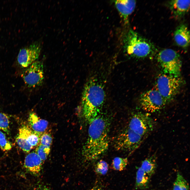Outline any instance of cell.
Masks as SVG:
<instances>
[{
	"label": "cell",
	"mask_w": 190,
	"mask_h": 190,
	"mask_svg": "<svg viewBox=\"0 0 190 190\" xmlns=\"http://www.w3.org/2000/svg\"><path fill=\"white\" fill-rule=\"evenodd\" d=\"M110 122L107 117L100 114L89 124L88 137L82 151L86 160L97 159L108 150Z\"/></svg>",
	"instance_id": "cell-1"
},
{
	"label": "cell",
	"mask_w": 190,
	"mask_h": 190,
	"mask_svg": "<svg viewBox=\"0 0 190 190\" xmlns=\"http://www.w3.org/2000/svg\"><path fill=\"white\" fill-rule=\"evenodd\" d=\"M105 99L102 83L94 78L89 79L83 88L81 102L82 114L89 124L101 114Z\"/></svg>",
	"instance_id": "cell-2"
},
{
	"label": "cell",
	"mask_w": 190,
	"mask_h": 190,
	"mask_svg": "<svg viewBox=\"0 0 190 190\" xmlns=\"http://www.w3.org/2000/svg\"><path fill=\"white\" fill-rule=\"evenodd\" d=\"M123 44L125 50L129 55L139 59L150 56L155 50L154 45L149 41L131 29L125 34Z\"/></svg>",
	"instance_id": "cell-3"
},
{
	"label": "cell",
	"mask_w": 190,
	"mask_h": 190,
	"mask_svg": "<svg viewBox=\"0 0 190 190\" xmlns=\"http://www.w3.org/2000/svg\"><path fill=\"white\" fill-rule=\"evenodd\" d=\"M182 82L179 77L163 73L158 77L155 89L158 91L167 103L170 102L178 93Z\"/></svg>",
	"instance_id": "cell-4"
},
{
	"label": "cell",
	"mask_w": 190,
	"mask_h": 190,
	"mask_svg": "<svg viewBox=\"0 0 190 190\" xmlns=\"http://www.w3.org/2000/svg\"><path fill=\"white\" fill-rule=\"evenodd\" d=\"M157 60L164 73L179 77L182 68V61L179 54L170 49L163 50L158 54Z\"/></svg>",
	"instance_id": "cell-5"
},
{
	"label": "cell",
	"mask_w": 190,
	"mask_h": 190,
	"mask_svg": "<svg viewBox=\"0 0 190 190\" xmlns=\"http://www.w3.org/2000/svg\"><path fill=\"white\" fill-rule=\"evenodd\" d=\"M145 139L128 127L116 137L114 146L116 150L131 153L139 147Z\"/></svg>",
	"instance_id": "cell-6"
},
{
	"label": "cell",
	"mask_w": 190,
	"mask_h": 190,
	"mask_svg": "<svg viewBox=\"0 0 190 190\" xmlns=\"http://www.w3.org/2000/svg\"><path fill=\"white\" fill-rule=\"evenodd\" d=\"M155 122L148 114L138 112L130 118L128 127L145 138L154 129Z\"/></svg>",
	"instance_id": "cell-7"
},
{
	"label": "cell",
	"mask_w": 190,
	"mask_h": 190,
	"mask_svg": "<svg viewBox=\"0 0 190 190\" xmlns=\"http://www.w3.org/2000/svg\"><path fill=\"white\" fill-rule=\"evenodd\" d=\"M139 103L143 110L151 113L162 109L167 104L155 88L150 89L142 94L139 98Z\"/></svg>",
	"instance_id": "cell-8"
},
{
	"label": "cell",
	"mask_w": 190,
	"mask_h": 190,
	"mask_svg": "<svg viewBox=\"0 0 190 190\" xmlns=\"http://www.w3.org/2000/svg\"><path fill=\"white\" fill-rule=\"evenodd\" d=\"M21 76L25 84L29 88L41 86L44 79V66L40 61H35L26 68Z\"/></svg>",
	"instance_id": "cell-9"
},
{
	"label": "cell",
	"mask_w": 190,
	"mask_h": 190,
	"mask_svg": "<svg viewBox=\"0 0 190 190\" xmlns=\"http://www.w3.org/2000/svg\"><path fill=\"white\" fill-rule=\"evenodd\" d=\"M41 50L40 44L36 42L21 49L17 58L18 64L22 67L27 68L39 58Z\"/></svg>",
	"instance_id": "cell-10"
},
{
	"label": "cell",
	"mask_w": 190,
	"mask_h": 190,
	"mask_svg": "<svg viewBox=\"0 0 190 190\" xmlns=\"http://www.w3.org/2000/svg\"><path fill=\"white\" fill-rule=\"evenodd\" d=\"M43 163L36 152L33 151L25 157L24 166L30 173L37 175L40 173Z\"/></svg>",
	"instance_id": "cell-11"
},
{
	"label": "cell",
	"mask_w": 190,
	"mask_h": 190,
	"mask_svg": "<svg viewBox=\"0 0 190 190\" xmlns=\"http://www.w3.org/2000/svg\"><path fill=\"white\" fill-rule=\"evenodd\" d=\"M114 1L115 6L125 24H127L129 22V17L135 8L136 1L117 0Z\"/></svg>",
	"instance_id": "cell-12"
},
{
	"label": "cell",
	"mask_w": 190,
	"mask_h": 190,
	"mask_svg": "<svg viewBox=\"0 0 190 190\" xmlns=\"http://www.w3.org/2000/svg\"><path fill=\"white\" fill-rule=\"evenodd\" d=\"M190 1L173 0L169 1V5L173 15L177 18L183 17L189 11Z\"/></svg>",
	"instance_id": "cell-13"
},
{
	"label": "cell",
	"mask_w": 190,
	"mask_h": 190,
	"mask_svg": "<svg viewBox=\"0 0 190 190\" xmlns=\"http://www.w3.org/2000/svg\"><path fill=\"white\" fill-rule=\"evenodd\" d=\"M174 38L178 46L184 48L187 47L190 44V32L187 26L184 24L178 26L174 32Z\"/></svg>",
	"instance_id": "cell-14"
},
{
	"label": "cell",
	"mask_w": 190,
	"mask_h": 190,
	"mask_svg": "<svg viewBox=\"0 0 190 190\" xmlns=\"http://www.w3.org/2000/svg\"><path fill=\"white\" fill-rule=\"evenodd\" d=\"M18 135L33 148L39 144L41 135L33 131L29 126L23 125L19 129Z\"/></svg>",
	"instance_id": "cell-15"
},
{
	"label": "cell",
	"mask_w": 190,
	"mask_h": 190,
	"mask_svg": "<svg viewBox=\"0 0 190 190\" xmlns=\"http://www.w3.org/2000/svg\"><path fill=\"white\" fill-rule=\"evenodd\" d=\"M28 121L29 126L35 132L41 135L44 132L47 128L48 121L39 118L34 112L30 113L29 115Z\"/></svg>",
	"instance_id": "cell-16"
},
{
	"label": "cell",
	"mask_w": 190,
	"mask_h": 190,
	"mask_svg": "<svg viewBox=\"0 0 190 190\" xmlns=\"http://www.w3.org/2000/svg\"><path fill=\"white\" fill-rule=\"evenodd\" d=\"M150 177L141 168L137 169L136 174L135 187L137 189H143L148 188Z\"/></svg>",
	"instance_id": "cell-17"
},
{
	"label": "cell",
	"mask_w": 190,
	"mask_h": 190,
	"mask_svg": "<svg viewBox=\"0 0 190 190\" xmlns=\"http://www.w3.org/2000/svg\"><path fill=\"white\" fill-rule=\"evenodd\" d=\"M150 177L155 173L156 169V163L154 155L145 159L142 162L140 167Z\"/></svg>",
	"instance_id": "cell-18"
},
{
	"label": "cell",
	"mask_w": 190,
	"mask_h": 190,
	"mask_svg": "<svg viewBox=\"0 0 190 190\" xmlns=\"http://www.w3.org/2000/svg\"><path fill=\"white\" fill-rule=\"evenodd\" d=\"M188 184L180 173H178L174 181L172 190H189Z\"/></svg>",
	"instance_id": "cell-19"
},
{
	"label": "cell",
	"mask_w": 190,
	"mask_h": 190,
	"mask_svg": "<svg viewBox=\"0 0 190 190\" xmlns=\"http://www.w3.org/2000/svg\"><path fill=\"white\" fill-rule=\"evenodd\" d=\"M128 163L127 158L116 157L113 160L112 165L113 169L117 171L123 170Z\"/></svg>",
	"instance_id": "cell-20"
},
{
	"label": "cell",
	"mask_w": 190,
	"mask_h": 190,
	"mask_svg": "<svg viewBox=\"0 0 190 190\" xmlns=\"http://www.w3.org/2000/svg\"><path fill=\"white\" fill-rule=\"evenodd\" d=\"M50 151V147L39 144L35 151L44 162L47 159Z\"/></svg>",
	"instance_id": "cell-21"
},
{
	"label": "cell",
	"mask_w": 190,
	"mask_h": 190,
	"mask_svg": "<svg viewBox=\"0 0 190 190\" xmlns=\"http://www.w3.org/2000/svg\"><path fill=\"white\" fill-rule=\"evenodd\" d=\"M10 121L8 116L0 112V130L8 134L10 130Z\"/></svg>",
	"instance_id": "cell-22"
},
{
	"label": "cell",
	"mask_w": 190,
	"mask_h": 190,
	"mask_svg": "<svg viewBox=\"0 0 190 190\" xmlns=\"http://www.w3.org/2000/svg\"><path fill=\"white\" fill-rule=\"evenodd\" d=\"M108 165L105 161L101 160L96 164L95 167V171L97 174L101 175H104L107 172Z\"/></svg>",
	"instance_id": "cell-23"
},
{
	"label": "cell",
	"mask_w": 190,
	"mask_h": 190,
	"mask_svg": "<svg viewBox=\"0 0 190 190\" xmlns=\"http://www.w3.org/2000/svg\"><path fill=\"white\" fill-rule=\"evenodd\" d=\"M0 148L4 151H8L12 148L11 142L4 134L0 130Z\"/></svg>",
	"instance_id": "cell-24"
},
{
	"label": "cell",
	"mask_w": 190,
	"mask_h": 190,
	"mask_svg": "<svg viewBox=\"0 0 190 190\" xmlns=\"http://www.w3.org/2000/svg\"><path fill=\"white\" fill-rule=\"evenodd\" d=\"M16 141L19 147L26 153H29L33 148L24 139L18 135Z\"/></svg>",
	"instance_id": "cell-25"
},
{
	"label": "cell",
	"mask_w": 190,
	"mask_h": 190,
	"mask_svg": "<svg viewBox=\"0 0 190 190\" xmlns=\"http://www.w3.org/2000/svg\"><path fill=\"white\" fill-rule=\"evenodd\" d=\"M52 142L51 135L48 133L44 132L41 135L39 144L50 147Z\"/></svg>",
	"instance_id": "cell-26"
},
{
	"label": "cell",
	"mask_w": 190,
	"mask_h": 190,
	"mask_svg": "<svg viewBox=\"0 0 190 190\" xmlns=\"http://www.w3.org/2000/svg\"><path fill=\"white\" fill-rule=\"evenodd\" d=\"M38 190H50L48 187L44 186L40 187Z\"/></svg>",
	"instance_id": "cell-27"
},
{
	"label": "cell",
	"mask_w": 190,
	"mask_h": 190,
	"mask_svg": "<svg viewBox=\"0 0 190 190\" xmlns=\"http://www.w3.org/2000/svg\"><path fill=\"white\" fill-rule=\"evenodd\" d=\"M91 190H102L101 189L99 188H94L92 189Z\"/></svg>",
	"instance_id": "cell-28"
}]
</instances>
